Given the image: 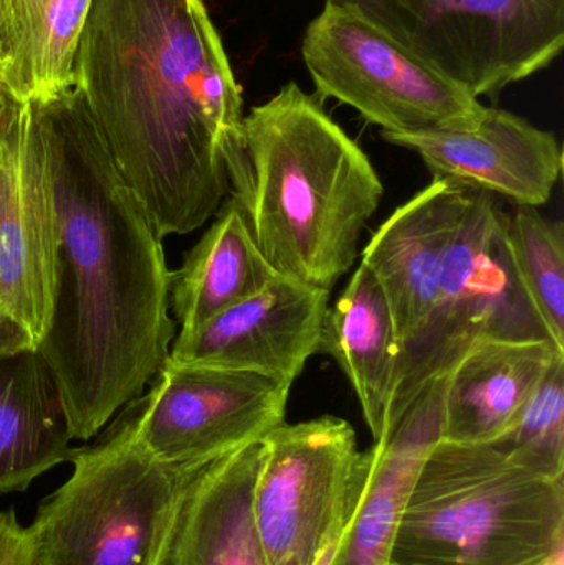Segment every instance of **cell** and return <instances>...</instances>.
<instances>
[{"label":"cell","instance_id":"1","mask_svg":"<svg viewBox=\"0 0 564 565\" xmlns=\"http://www.w3.org/2000/svg\"><path fill=\"white\" fill-rule=\"evenodd\" d=\"M58 221L52 318L39 351L58 382L73 440L88 441L168 361L171 271L161 238L116 171L82 89L30 102Z\"/></svg>","mask_w":564,"mask_h":565},{"label":"cell","instance_id":"2","mask_svg":"<svg viewBox=\"0 0 564 565\" xmlns=\"http://www.w3.org/2000/svg\"><path fill=\"white\" fill-rule=\"evenodd\" d=\"M73 76L161 241L217 214L244 109L204 0H93Z\"/></svg>","mask_w":564,"mask_h":565},{"label":"cell","instance_id":"3","mask_svg":"<svg viewBox=\"0 0 564 565\" xmlns=\"http://www.w3.org/2000/svg\"><path fill=\"white\" fill-rule=\"evenodd\" d=\"M317 93L281 86L242 119L231 198L281 277L331 291L351 270L384 188L366 152Z\"/></svg>","mask_w":564,"mask_h":565},{"label":"cell","instance_id":"4","mask_svg":"<svg viewBox=\"0 0 564 565\" xmlns=\"http://www.w3.org/2000/svg\"><path fill=\"white\" fill-rule=\"evenodd\" d=\"M564 551V480L493 445L439 440L411 488L390 565H542Z\"/></svg>","mask_w":564,"mask_h":565},{"label":"cell","instance_id":"5","mask_svg":"<svg viewBox=\"0 0 564 565\" xmlns=\"http://www.w3.org/2000/svg\"><path fill=\"white\" fill-rule=\"evenodd\" d=\"M139 402L75 450L73 473L30 524L33 565H156L194 468L156 460L136 437ZM201 467V465H199Z\"/></svg>","mask_w":564,"mask_h":565},{"label":"cell","instance_id":"6","mask_svg":"<svg viewBox=\"0 0 564 565\" xmlns=\"http://www.w3.org/2000/svg\"><path fill=\"white\" fill-rule=\"evenodd\" d=\"M509 217L496 194L469 189L447 245L429 321L397 359L386 434L424 385L449 374L473 345L552 341L517 274Z\"/></svg>","mask_w":564,"mask_h":565},{"label":"cell","instance_id":"7","mask_svg":"<svg viewBox=\"0 0 564 565\" xmlns=\"http://www.w3.org/2000/svg\"><path fill=\"white\" fill-rule=\"evenodd\" d=\"M348 7L479 99L549 68L564 0H324Z\"/></svg>","mask_w":564,"mask_h":565},{"label":"cell","instance_id":"8","mask_svg":"<svg viewBox=\"0 0 564 565\" xmlns=\"http://www.w3.org/2000/svg\"><path fill=\"white\" fill-rule=\"evenodd\" d=\"M301 56L321 99H337L381 132L473 129L487 106L370 20L324 3L308 23Z\"/></svg>","mask_w":564,"mask_h":565},{"label":"cell","instance_id":"9","mask_svg":"<svg viewBox=\"0 0 564 565\" xmlns=\"http://www.w3.org/2000/svg\"><path fill=\"white\" fill-rule=\"evenodd\" d=\"M363 471L344 418L278 425L264 438L252 518L265 565H317L340 540Z\"/></svg>","mask_w":564,"mask_h":565},{"label":"cell","instance_id":"10","mask_svg":"<svg viewBox=\"0 0 564 565\" xmlns=\"http://www.w3.org/2000/svg\"><path fill=\"white\" fill-rule=\"evenodd\" d=\"M290 387L254 372L164 362L139 402L136 437L161 463L199 467L284 424Z\"/></svg>","mask_w":564,"mask_h":565},{"label":"cell","instance_id":"11","mask_svg":"<svg viewBox=\"0 0 564 565\" xmlns=\"http://www.w3.org/2000/svg\"><path fill=\"white\" fill-rule=\"evenodd\" d=\"M58 221L32 106L0 158V354L36 349L50 328Z\"/></svg>","mask_w":564,"mask_h":565},{"label":"cell","instance_id":"12","mask_svg":"<svg viewBox=\"0 0 564 565\" xmlns=\"http://www.w3.org/2000/svg\"><path fill=\"white\" fill-rule=\"evenodd\" d=\"M330 291L278 277L191 332H179L169 364L254 372L294 384L320 352Z\"/></svg>","mask_w":564,"mask_h":565},{"label":"cell","instance_id":"13","mask_svg":"<svg viewBox=\"0 0 564 565\" xmlns=\"http://www.w3.org/2000/svg\"><path fill=\"white\" fill-rule=\"evenodd\" d=\"M391 145L416 152L434 174L539 209L563 172V149L553 132L500 108L464 131L381 132Z\"/></svg>","mask_w":564,"mask_h":565},{"label":"cell","instance_id":"14","mask_svg":"<svg viewBox=\"0 0 564 565\" xmlns=\"http://www.w3.org/2000/svg\"><path fill=\"white\" fill-rule=\"evenodd\" d=\"M469 189L434 179L381 225L363 250L361 264L380 282L390 306L400 354L429 321L447 245Z\"/></svg>","mask_w":564,"mask_h":565},{"label":"cell","instance_id":"15","mask_svg":"<svg viewBox=\"0 0 564 565\" xmlns=\"http://www.w3.org/2000/svg\"><path fill=\"white\" fill-rule=\"evenodd\" d=\"M447 375L434 379L393 428L363 451V471L330 565H390L414 480L443 430Z\"/></svg>","mask_w":564,"mask_h":565},{"label":"cell","instance_id":"16","mask_svg":"<svg viewBox=\"0 0 564 565\" xmlns=\"http://www.w3.org/2000/svg\"><path fill=\"white\" fill-rule=\"evenodd\" d=\"M264 440L189 473L156 565H265L252 518Z\"/></svg>","mask_w":564,"mask_h":565},{"label":"cell","instance_id":"17","mask_svg":"<svg viewBox=\"0 0 564 565\" xmlns=\"http://www.w3.org/2000/svg\"><path fill=\"white\" fill-rule=\"evenodd\" d=\"M563 354L552 341L473 345L447 375L440 440L496 444Z\"/></svg>","mask_w":564,"mask_h":565},{"label":"cell","instance_id":"18","mask_svg":"<svg viewBox=\"0 0 564 565\" xmlns=\"http://www.w3.org/2000/svg\"><path fill=\"white\" fill-rule=\"evenodd\" d=\"M58 382L39 349L0 354V494L25 491L72 460Z\"/></svg>","mask_w":564,"mask_h":565},{"label":"cell","instance_id":"19","mask_svg":"<svg viewBox=\"0 0 564 565\" xmlns=\"http://www.w3.org/2000/svg\"><path fill=\"white\" fill-rule=\"evenodd\" d=\"M320 352L347 375L373 440H381L396 385L400 345L383 289L366 265L360 264L328 309Z\"/></svg>","mask_w":564,"mask_h":565},{"label":"cell","instance_id":"20","mask_svg":"<svg viewBox=\"0 0 564 565\" xmlns=\"http://www.w3.org/2000/svg\"><path fill=\"white\" fill-rule=\"evenodd\" d=\"M278 277L258 248L244 212L228 195L214 224L171 274L169 302L181 332H191Z\"/></svg>","mask_w":564,"mask_h":565},{"label":"cell","instance_id":"21","mask_svg":"<svg viewBox=\"0 0 564 565\" xmlns=\"http://www.w3.org/2000/svg\"><path fill=\"white\" fill-rule=\"evenodd\" d=\"M93 0H10L0 33V78L23 103L75 85L76 52Z\"/></svg>","mask_w":564,"mask_h":565},{"label":"cell","instance_id":"22","mask_svg":"<svg viewBox=\"0 0 564 565\" xmlns=\"http://www.w3.org/2000/svg\"><path fill=\"white\" fill-rule=\"evenodd\" d=\"M509 247L520 281L552 341L564 351V225L539 209L517 205Z\"/></svg>","mask_w":564,"mask_h":565},{"label":"cell","instance_id":"23","mask_svg":"<svg viewBox=\"0 0 564 565\" xmlns=\"http://www.w3.org/2000/svg\"><path fill=\"white\" fill-rule=\"evenodd\" d=\"M493 447L533 473L564 480V354Z\"/></svg>","mask_w":564,"mask_h":565},{"label":"cell","instance_id":"24","mask_svg":"<svg viewBox=\"0 0 564 565\" xmlns=\"http://www.w3.org/2000/svg\"><path fill=\"white\" fill-rule=\"evenodd\" d=\"M0 565H33L29 530L12 510L0 511Z\"/></svg>","mask_w":564,"mask_h":565},{"label":"cell","instance_id":"25","mask_svg":"<svg viewBox=\"0 0 564 565\" xmlns=\"http://www.w3.org/2000/svg\"><path fill=\"white\" fill-rule=\"evenodd\" d=\"M26 103L20 102L0 78V158L12 132L22 119Z\"/></svg>","mask_w":564,"mask_h":565},{"label":"cell","instance_id":"26","mask_svg":"<svg viewBox=\"0 0 564 565\" xmlns=\"http://www.w3.org/2000/svg\"><path fill=\"white\" fill-rule=\"evenodd\" d=\"M338 541H340V540H338ZM338 541H337V543L331 544V546L328 547L327 551H324L323 557H321L320 563H318L317 565H330L331 557H333L334 551H337Z\"/></svg>","mask_w":564,"mask_h":565},{"label":"cell","instance_id":"27","mask_svg":"<svg viewBox=\"0 0 564 565\" xmlns=\"http://www.w3.org/2000/svg\"><path fill=\"white\" fill-rule=\"evenodd\" d=\"M10 0H0V33H2L3 20H6L7 9H9Z\"/></svg>","mask_w":564,"mask_h":565},{"label":"cell","instance_id":"28","mask_svg":"<svg viewBox=\"0 0 564 565\" xmlns=\"http://www.w3.org/2000/svg\"><path fill=\"white\" fill-rule=\"evenodd\" d=\"M542 565H564V551L563 553L555 554V556L550 557L545 564Z\"/></svg>","mask_w":564,"mask_h":565}]
</instances>
